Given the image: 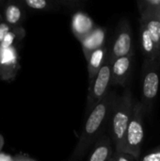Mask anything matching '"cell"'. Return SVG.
<instances>
[{
	"instance_id": "cell-1",
	"label": "cell",
	"mask_w": 160,
	"mask_h": 161,
	"mask_svg": "<svg viewBox=\"0 0 160 161\" xmlns=\"http://www.w3.org/2000/svg\"><path fill=\"white\" fill-rule=\"evenodd\" d=\"M117 97L118 95L113 91H109L107 96L86 116V121L71 157L72 158L76 161L80 160L89 148L106 134V129L108 128L110 115Z\"/></svg>"
},
{
	"instance_id": "cell-2",
	"label": "cell",
	"mask_w": 160,
	"mask_h": 161,
	"mask_svg": "<svg viewBox=\"0 0 160 161\" xmlns=\"http://www.w3.org/2000/svg\"><path fill=\"white\" fill-rule=\"evenodd\" d=\"M135 103L136 100L128 89L116 99L108 125V134L113 142L115 151L122 152L123 150L125 133L133 116Z\"/></svg>"
},
{
	"instance_id": "cell-3",
	"label": "cell",
	"mask_w": 160,
	"mask_h": 161,
	"mask_svg": "<svg viewBox=\"0 0 160 161\" xmlns=\"http://www.w3.org/2000/svg\"><path fill=\"white\" fill-rule=\"evenodd\" d=\"M144 111L141 101L136 100L134 112L125 133L122 152L136 158H141V145L144 140Z\"/></svg>"
},
{
	"instance_id": "cell-4",
	"label": "cell",
	"mask_w": 160,
	"mask_h": 161,
	"mask_svg": "<svg viewBox=\"0 0 160 161\" xmlns=\"http://www.w3.org/2000/svg\"><path fill=\"white\" fill-rule=\"evenodd\" d=\"M159 62L145 60L142 64V91L141 103L144 115L150 114L159 90Z\"/></svg>"
},
{
	"instance_id": "cell-5",
	"label": "cell",
	"mask_w": 160,
	"mask_h": 161,
	"mask_svg": "<svg viewBox=\"0 0 160 161\" xmlns=\"http://www.w3.org/2000/svg\"><path fill=\"white\" fill-rule=\"evenodd\" d=\"M111 86V62L108 59L102 69L96 75L91 83L89 84V92L87 96V106L85 116H88L91 111L98 105L109 92Z\"/></svg>"
},
{
	"instance_id": "cell-6",
	"label": "cell",
	"mask_w": 160,
	"mask_h": 161,
	"mask_svg": "<svg viewBox=\"0 0 160 161\" xmlns=\"http://www.w3.org/2000/svg\"><path fill=\"white\" fill-rule=\"evenodd\" d=\"M132 29L126 18L122 19L115 31L114 41L109 47L108 60L112 63L115 59L135 53L132 42Z\"/></svg>"
},
{
	"instance_id": "cell-7",
	"label": "cell",
	"mask_w": 160,
	"mask_h": 161,
	"mask_svg": "<svg viewBox=\"0 0 160 161\" xmlns=\"http://www.w3.org/2000/svg\"><path fill=\"white\" fill-rule=\"evenodd\" d=\"M20 57L18 49L12 46L8 49L0 48V79L4 81L13 80L20 71Z\"/></svg>"
},
{
	"instance_id": "cell-8",
	"label": "cell",
	"mask_w": 160,
	"mask_h": 161,
	"mask_svg": "<svg viewBox=\"0 0 160 161\" xmlns=\"http://www.w3.org/2000/svg\"><path fill=\"white\" fill-rule=\"evenodd\" d=\"M135 53L121 57L111 63V85L124 87L131 75Z\"/></svg>"
},
{
	"instance_id": "cell-9",
	"label": "cell",
	"mask_w": 160,
	"mask_h": 161,
	"mask_svg": "<svg viewBox=\"0 0 160 161\" xmlns=\"http://www.w3.org/2000/svg\"><path fill=\"white\" fill-rule=\"evenodd\" d=\"M0 10L5 21L13 28L23 27V23L25 19V8L19 1H2Z\"/></svg>"
},
{
	"instance_id": "cell-10",
	"label": "cell",
	"mask_w": 160,
	"mask_h": 161,
	"mask_svg": "<svg viewBox=\"0 0 160 161\" xmlns=\"http://www.w3.org/2000/svg\"><path fill=\"white\" fill-rule=\"evenodd\" d=\"M95 26L93 20L86 12L77 10L72 15V31L79 42L87 37L95 28Z\"/></svg>"
},
{
	"instance_id": "cell-11",
	"label": "cell",
	"mask_w": 160,
	"mask_h": 161,
	"mask_svg": "<svg viewBox=\"0 0 160 161\" xmlns=\"http://www.w3.org/2000/svg\"><path fill=\"white\" fill-rule=\"evenodd\" d=\"M114 152V144L109 134H104L93 144V149L88 161H111Z\"/></svg>"
},
{
	"instance_id": "cell-12",
	"label": "cell",
	"mask_w": 160,
	"mask_h": 161,
	"mask_svg": "<svg viewBox=\"0 0 160 161\" xmlns=\"http://www.w3.org/2000/svg\"><path fill=\"white\" fill-rule=\"evenodd\" d=\"M106 40L107 29L103 26L96 25L95 28L80 42L85 58L87 59L90 55L96 49L106 45Z\"/></svg>"
},
{
	"instance_id": "cell-13",
	"label": "cell",
	"mask_w": 160,
	"mask_h": 161,
	"mask_svg": "<svg viewBox=\"0 0 160 161\" xmlns=\"http://www.w3.org/2000/svg\"><path fill=\"white\" fill-rule=\"evenodd\" d=\"M109 57V47L106 44L93 51L87 60L88 74H89V84L94 79L96 75L102 69L104 64L107 62Z\"/></svg>"
},
{
	"instance_id": "cell-14",
	"label": "cell",
	"mask_w": 160,
	"mask_h": 161,
	"mask_svg": "<svg viewBox=\"0 0 160 161\" xmlns=\"http://www.w3.org/2000/svg\"><path fill=\"white\" fill-rule=\"evenodd\" d=\"M141 47L145 60L160 62V51L154 42L151 34L142 22H140Z\"/></svg>"
},
{
	"instance_id": "cell-15",
	"label": "cell",
	"mask_w": 160,
	"mask_h": 161,
	"mask_svg": "<svg viewBox=\"0 0 160 161\" xmlns=\"http://www.w3.org/2000/svg\"><path fill=\"white\" fill-rule=\"evenodd\" d=\"M25 8L34 11L57 12L63 9L61 0H21Z\"/></svg>"
},
{
	"instance_id": "cell-16",
	"label": "cell",
	"mask_w": 160,
	"mask_h": 161,
	"mask_svg": "<svg viewBox=\"0 0 160 161\" xmlns=\"http://www.w3.org/2000/svg\"><path fill=\"white\" fill-rule=\"evenodd\" d=\"M137 5L140 14L148 10H152V11L160 10V0H140L137 2Z\"/></svg>"
},
{
	"instance_id": "cell-17",
	"label": "cell",
	"mask_w": 160,
	"mask_h": 161,
	"mask_svg": "<svg viewBox=\"0 0 160 161\" xmlns=\"http://www.w3.org/2000/svg\"><path fill=\"white\" fill-rule=\"evenodd\" d=\"M139 161H160V145L141 157Z\"/></svg>"
},
{
	"instance_id": "cell-18",
	"label": "cell",
	"mask_w": 160,
	"mask_h": 161,
	"mask_svg": "<svg viewBox=\"0 0 160 161\" xmlns=\"http://www.w3.org/2000/svg\"><path fill=\"white\" fill-rule=\"evenodd\" d=\"M113 161H139L138 158H134L133 156L124 153V152H119V151H115L113 158H112Z\"/></svg>"
},
{
	"instance_id": "cell-19",
	"label": "cell",
	"mask_w": 160,
	"mask_h": 161,
	"mask_svg": "<svg viewBox=\"0 0 160 161\" xmlns=\"http://www.w3.org/2000/svg\"><path fill=\"white\" fill-rule=\"evenodd\" d=\"M12 29V27L10 25H8L5 21H2L0 23V43L3 42V40L5 39V37L7 36V34Z\"/></svg>"
},
{
	"instance_id": "cell-20",
	"label": "cell",
	"mask_w": 160,
	"mask_h": 161,
	"mask_svg": "<svg viewBox=\"0 0 160 161\" xmlns=\"http://www.w3.org/2000/svg\"><path fill=\"white\" fill-rule=\"evenodd\" d=\"M14 161H36L35 159L27 157V156H25V155H18L16 157L13 158Z\"/></svg>"
},
{
	"instance_id": "cell-21",
	"label": "cell",
	"mask_w": 160,
	"mask_h": 161,
	"mask_svg": "<svg viewBox=\"0 0 160 161\" xmlns=\"http://www.w3.org/2000/svg\"><path fill=\"white\" fill-rule=\"evenodd\" d=\"M0 161H14V158L8 156V155L0 154Z\"/></svg>"
},
{
	"instance_id": "cell-22",
	"label": "cell",
	"mask_w": 160,
	"mask_h": 161,
	"mask_svg": "<svg viewBox=\"0 0 160 161\" xmlns=\"http://www.w3.org/2000/svg\"><path fill=\"white\" fill-rule=\"evenodd\" d=\"M2 146H3V138L0 136V150H1V148H2Z\"/></svg>"
},
{
	"instance_id": "cell-23",
	"label": "cell",
	"mask_w": 160,
	"mask_h": 161,
	"mask_svg": "<svg viewBox=\"0 0 160 161\" xmlns=\"http://www.w3.org/2000/svg\"><path fill=\"white\" fill-rule=\"evenodd\" d=\"M1 3H2V1H0V5H1ZM3 21V17H2V14H1V10H0V23Z\"/></svg>"
},
{
	"instance_id": "cell-24",
	"label": "cell",
	"mask_w": 160,
	"mask_h": 161,
	"mask_svg": "<svg viewBox=\"0 0 160 161\" xmlns=\"http://www.w3.org/2000/svg\"><path fill=\"white\" fill-rule=\"evenodd\" d=\"M68 161H76L75 160V159H74V158H70V159H69V160Z\"/></svg>"
},
{
	"instance_id": "cell-25",
	"label": "cell",
	"mask_w": 160,
	"mask_h": 161,
	"mask_svg": "<svg viewBox=\"0 0 160 161\" xmlns=\"http://www.w3.org/2000/svg\"><path fill=\"white\" fill-rule=\"evenodd\" d=\"M159 23H160V12H159Z\"/></svg>"
}]
</instances>
